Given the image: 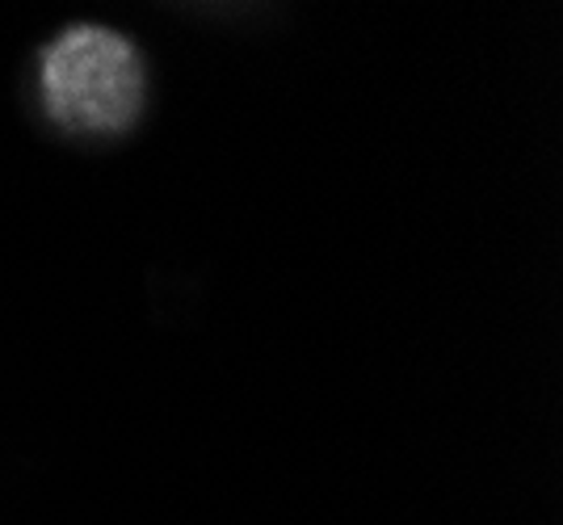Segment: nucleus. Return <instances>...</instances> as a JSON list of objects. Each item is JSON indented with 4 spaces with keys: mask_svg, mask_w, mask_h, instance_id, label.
<instances>
[{
    "mask_svg": "<svg viewBox=\"0 0 563 525\" xmlns=\"http://www.w3.org/2000/svg\"><path fill=\"white\" fill-rule=\"evenodd\" d=\"M47 114L71 131H122L143 110V59L106 25H71L43 51Z\"/></svg>",
    "mask_w": 563,
    "mask_h": 525,
    "instance_id": "1",
    "label": "nucleus"
}]
</instances>
